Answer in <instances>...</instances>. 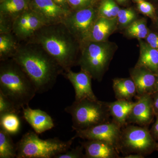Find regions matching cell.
I'll return each mask as SVG.
<instances>
[{"label":"cell","mask_w":158,"mask_h":158,"mask_svg":"<svg viewBox=\"0 0 158 158\" xmlns=\"http://www.w3.org/2000/svg\"><path fill=\"white\" fill-rule=\"evenodd\" d=\"M0 92L19 110L28 105L37 93L31 80L13 59L1 63Z\"/></svg>","instance_id":"3"},{"label":"cell","mask_w":158,"mask_h":158,"mask_svg":"<svg viewBox=\"0 0 158 158\" xmlns=\"http://www.w3.org/2000/svg\"><path fill=\"white\" fill-rule=\"evenodd\" d=\"M118 23L117 17L109 19L98 16L86 41H107L110 35L116 31Z\"/></svg>","instance_id":"17"},{"label":"cell","mask_w":158,"mask_h":158,"mask_svg":"<svg viewBox=\"0 0 158 158\" xmlns=\"http://www.w3.org/2000/svg\"><path fill=\"white\" fill-rule=\"evenodd\" d=\"M17 154L16 145L11 135L0 128V158H14Z\"/></svg>","instance_id":"23"},{"label":"cell","mask_w":158,"mask_h":158,"mask_svg":"<svg viewBox=\"0 0 158 158\" xmlns=\"http://www.w3.org/2000/svg\"><path fill=\"white\" fill-rule=\"evenodd\" d=\"M135 11L131 9H120L117 15L118 23L121 25H129L136 18Z\"/></svg>","instance_id":"27"},{"label":"cell","mask_w":158,"mask_h":158,"mask_svg":"<svg viewBox=\"0 0 158 158\" xmlns=\"http://www.w3.org/2000/svg\"><path fill=\"white\" fill-rule=\"evenodd\" d=\"M65 111L71 116L72 127L75 131L107 122L111 117L107 102L98 99L75 100Z\"/></svg>","instance_id":"6"},{"label":"cell","mask_w":158,"mask_h":158,"mask_svg":"<svg viewBox=\"0 0 158 158\" xmlns=\"http://www.w3.org/2000/svg\"><path fill=\"white\" fill-rule=\"evenodd\" d=\"M74 139H41L34 132L26 133L16 144L17 158H55L70 149Z\"/></svg>","instance_id":"5"},{"label":"cell","mask_w":158,"mask_h":158,"mask_svg":"<svg viewBox=\"0 0 158 158\" xmlns=\"http://www.w3.org/2000/svg\"><path fill=\"white\" fill-rule=\"evenodd\" d=\"M153 103L156 114L158 113V91L152 94Z\"/></svg>","instance_id":"35"},{"label":"cell","mask_w":158,"mask_h":158,"mask_svg":"<svg viewBox=\"0 0 158 158\" xmlns=\"http://www.w3.org/2000/svg\"><path fill=\"white\" fill-rule=\"evenodd\" d=\"M118 150L124 156L135 153L145 157L158 151V142L148 127L127 124L122 128Z\"/></svg>","instance_id":"7"},{"label":"cell","mask_w":158,"mask_h":158,"mask_svg":"<svg viewBox=\"0 0 158 158\" xmlns=\"http://www.w3.org/2000/svg\"><path fill=\"white\" fill-rule=\"evenodd\" d=\"M57 5L62 7L67 11H71L70 6L69 4L68 0H53Z\"/></svg>","instance_id":"34"},{"label":"cell","mask_w":158,"mask_h":158,"mask_svg":"<svg viewBox=\"0 0 158 158\" xmlns=\"http://www.w3.org/2000/svg\"><path fill=\"white\" fill-rule=\"evenodd\" d=\"M64 75L74 88L76 101L85 99L94 100H98L92 90L91 85L92 77L87 72L81 69L79 72L76 73L69 69L66 71Z\"/></svg>","instance_id":"12"},{"label":"cell","mask_w":158,"mask_h":158,"mask_svg":"<svg viewBox=\"0 0 158 158\" xmlns=\"http://www.w3.org/2000/svg\"><path fill=\"white\" fill-rule=\"evenodd\" d=\"M12 59L28 77L37 93L52 89L64 70L39 45L18 48L12 55Z\"/></svg>","instance_id":"1"},{"label":"cell","mask_w":158,"mask_h":158,"mask_svg":"<svg viewBox=\"0 0 158 158\" xmlns=\"http://www.w3.org/2000/svg\"><path fill=\"white\" fill-rule=\"evenodd\" d=\"M113 88L117 100L131 101L137 95L135 85L131 77L113 79Z\"/></svg>","instance_id":"20"},{"label":"cell","mask_w":158,"mask_h":158,"mask_svg":"<svg viewBox=\"0 0 158 158\" xmlns=\"http://www.w3.org/2000/svg\"><path fill=\"white\" fill-rule=\"evenodd\" d=\"M134 1H136V2H140V1H142V0H134Z\"/></svg>","instance_id":"39"},{"label":"cell","mask_w":158,"mask_h":158,"mask_svg":"<svg viewBox=\"0 0 158 158\" xmlns=\"http://www.w3.org/2000/svg\"><path fill=\"white\" fill-rule=\"evenodd\" d=\"M86 158H119L120 152L113 144L107 141L87 140L81 142Z\"/></svg>","instance_id":"15"},{"label":"cell","mask_w":158,"mask_h":158,"mask_svg":"<svg viewBox=\"0 0 158 158\" xmlns=\"http://www.w3.org/2000/svg\"><path fill=\"white\" fill-rule=\"evenodd\" d=\"M119 3H125L127 0H116Z\"/></svg>","instance_id":"38"},{"label":"cell","mask_w":158,"mask_h":158,"mask_svg":"<svg viewBox=\"0 0 158 158\" xmlns=\"http://www.w3.org/2000/svg\"><path fill=\"white\" fill-rule=\"evenodd\" d=\"M127 33L134 38L139 40L145 39L149 33L146 20L144 19L135 20L127 27Z\"/></svg>","instance_id":"24"},{"label":"cell","mask_w":158,"mask_h":158,"mask_svg":"<svg viewBox=\"0 0 158 158\" xmlns=\"http://www.w3.org/2000/svg\"><path fill=\"white\" fill-rule=\"evenodd\" d=\"M156 120L151 130V133L156 141H158V113L156 114Z\"/></svg>","instance_id":"33"},{"label":"cell","mask_w":158,"mask_h":158,"mask_svg":"<svg viewBox=\"0 0 158 158\" xmlns=\"http://www.w3.org/2000/svg\"><path fill=\"white\" fill-rule=\"evenodd\" d=\"M15 47V43L12 35L9 33L1 34L0 36V56L5 60L13 52Z\"/></svg>","instance_id":"26"},{"label":"cell","mask_w":158,"mask_h":158,"mask_svg":"<svg viewBox=\"0 0 158 158\" xmlns=\"http://www.w3.org/2000/svg\"><path fill=\"white\" fill-rule=\"evenodd\" d=\"M147 43L151 47L158 50V35L154 33H149L146 37Z\"/></svg>","instance_id":"32"},{"label":"cell","mask_w":158,"mask_h":158,"mask_svg":"<svg viewBox=\"0 0 158 158\" xmlns=\"http://www.w3.org/2000/svg\"><path fill=\"white\" fill-rule=\"evenodd\" d=\"M20 110L13 104L7 97L0 92V115L7 113H15L18 114Z\"/></svg>","instance_id":"28"},{"label":"cell","mask_w":158,"mask_h":158,"mask_svg":"<svg viewBox=\"0 0 158 158\" xmlns=\"http://www.w3.org/2000/svg\"><path fill=\"white\" fill-rule=\"evenodd\" d=\"M136 97L135 104L128 117L127 123L149 127L156 116L152 94Z\"/></svg>","instance_id":"11"},{"label":"cell","mask_w":158,"mask_h":158,"mask_svg":"<svg viewBox=\"0 0 158 158\" xmlns=\"http://www.w3.org/2000/svg\"><path fill=\"white\" fill-rule=\"evenodd\" d=\"M69 4L73 10H79L92 6L94 0H68Z\"/></svg>","instance_id":"31"},{"label":"cell","mask_w":158,"mask_h":158,"mask_svg":"<svg viewBox=\"0 0 158 158\" xmlns=\"http://www.w3.org/2000/svg\"><path fill=\"white\" fill-rule=\"evenodd\" d=\"M98 16L91 6L71 11L62 23L81 44L88 38Z\"/></svg>","instance_id":"8"},{"label":"cell","mask_w":158,"mask_h":158,"mask_svg":"<svg viewBox=\"0 0 158 158\" xmlns=\"http://www.w3.org/2000/svg\"><path fill=\"white\" fill-rule=\"evenodd\" d=\"M18 113H7L0 115L1 129L10 135H16L21 127L20 120Z\"/></svg>","instance_id":"22"},{"label":"cell","mask_w":158,"mask_h":158,"mask_svg":"<svg viewBox=\"0 0 158 158\" xmlns=\"http://www.w3.org/2000/svg\"><path fill=\"white\" fill-rule=\"evenodd\" d=\"M157 91H158V74L157 75L156 81L155 92H157Z\"/></svg>","instance_id":"37"},{"label":"cell","mask_w":158,"mask_h":158,"mask_svg":"<svg viewBox=\"0 0 158 158\" xmlns=\"http://www.w3.org/2000/svg\"><path fill=\"white\" fill-rule=\"evenodd\" d=\"M114 44L86 41L81 44V55L77 61L81 69L87 72L92 78L101 81L107 70L115 53Z\"/></svg>","instance_id":"4"},{"label":"cell","mask_w":158,"mask_h":158,"mask_svg":"<svg viewBox=\"0 0 158 158\" xmlns=\"http://www.w3.org/2000/svg\"><path fill=\"white\" fill-rule=\"evenodd\" d=\"M124 158H144V156L141 155V154H130L127 155L123 157Z\"/></svg>","instance_id":"36"},{"label":"cell","mask_w":158,"mask_h":158,"mask_svg":"<svg viewBox=\"0 0 158 158\" xmlns=\"http://www.w3.org/2000/svg\"><path fill=\"white\" fill-rule=\"evenodd\" d=\"M47 25L48 24L41 15L29 8L15 17L12 30L19 38H31L40 29Z\"/></svg>","instance_id":"10"},{"label":"cell","mask_w":158,"mask_h":158,"mask_svg":"<svg viewBox=\"0 0 158 158\" xmlns=\"http://www.w3.org/2000/svg\"><path fill=\"white\" fill-rule=\"evenodd\" d=\"M135 103L136 102L125 100H117L115 102H108L112 120L122 127L126 126L128 117Z\"/></svg>","instance_id":"19"},{"label":"cell","mask_w":158,"mask_h":158,"mask_svg":"<svg viewBox=\"0 0 158 158\" xmlns=\"http://www.w3.org/2000/svg\"><path fill=\"white\" fill-rule=\"evenodd\" d=\"M84 148L82 145L73 148L70 150L58 155L55 158H86L85 154L83 153Z\"/></svg>","instance_id":"29"},{"label":"cell","mask_w":158,"mask_h":158,"mask_svg":"<svg viewBox=\"0 0 158 158\" xmlns=\"http://www.w3.org/2000/svg\"><path fill=\"white\" fill-rule=\"evenodd\" d=\"M46 21L48 24L62 23L71 12L53 0H33L31 7Z\"/></svg>","instance_id":"13"},{"label":"cell","mask_w":158,"mask_h":158,"mask_svg":"<svg viewBox=\"0 0 158 158\" xmlns=\"http://www.w3.org/2000/svg\"><path fill=\"white\" fill-rule=\"evenodd\" d=\"M131 78L137 89L136 96L152 94L155 92L157 74L147 69L135 65L130 70Z\"/></svg>","instance_id":"14"},{"label":"cell","mask_w":158,"mask_h":158,"mask_svg":"<svg viewBox=\"0 0 158 158\" xmlns=\"http://www.w3.org/2000/svg\"><path fill=\"white\" fill-rule=\"evenodd\" d=\"M122 127L113 120L98 125L87 129L76 131L73 139L98 140L107 141L118 150V144Z\"/></svg>","instance_id":"9"},{"label":"cell","mask_w":158,"mask_h":158,"mask_svg":"<svg viewBox=\"0 0 158 158\" xmlns=\"http://www.w3.org/2000/svg\"><path fill=\"white\" fill-rule=\"evenodd\" d=\"M23 110L24 118L37 134H42L54 127L53 120L46 112L39 109H31L29 105Z\"/></svg>","instance_id":"16"},{"label":"cell","mask_w":158,"mask_h":158,"mask_svg":"<svg viewBox=\"0 0 158 158\" xmlns=\"http://www.w3.org/2000/svg\"><path fill=\"white\" fill-rule=\"evenodd\" d=\"M138 9L142 14L154 18L155 16V9L151 3L144 0L138 2L137 4Z\"/></svg>","instance_id":"30"},{"label":"cell","mask_w":158,"mask_h":158,"mask_svg":"<svg viewBox=\"0 0 158 158\" xmlns=\"http://www.w3.org/2000/svg\"><path fill=\"white\" fill-rule=\"evenodd\" d=\"M140 41V56L136 65L147 69L158 74V50L153 48L147 42Z\"/></svg>","instance_id":"18"},{"label":"cell","mask_w":158,"mask_h":158,"mask_svg":"<svg viewBox=\"0 0 158 158\" xmlns=\"http://www.w3.org/2000/svg\"><path fill=\"white\" fill-rule=\"evenodd\" d=\"M31 38L32 44L41 47L65 71L77 62L81 43L62 23L47 25Z\"/></svg>","instance_id":"2"},{"label":"cell","mask_w":158,"mask_h":158,"mask_svg":"<svg viewBox=\"0 0 158 158\" xmlns=\"http://www.w3.org/2000/svg\"><path fill=\"white\" fill-rule=\"evenodd\" d=\"M29 8L27 0H1V15L5 16H17Z\"/></svg>","instance_id":"21"},{"label":"cell","mask_w":158,"mask_h":158,"mask_svg":"<svg viewBox=\"0 0 158 158\" xmlns=\"http://www.w3.org/2000/svg\"><path fill=\"white\" fill-rule=\"evenodd\" d=\"M120 9L114 0H103L99 7L98 15L106 18H115Z\"/></svg>","instance_id":"25"}]
</instances>
